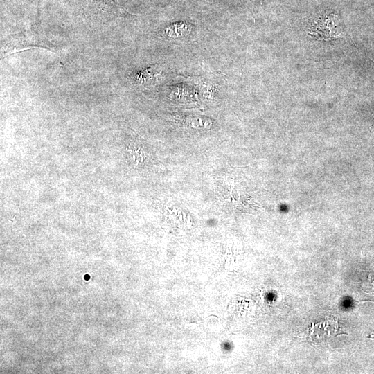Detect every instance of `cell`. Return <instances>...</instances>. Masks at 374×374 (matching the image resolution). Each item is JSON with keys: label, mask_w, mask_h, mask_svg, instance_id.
I'll list each match as a JSON object with an SVG mask.
<instances>
[{"label": "cell", "mask_w": 374, "mask_h": 374, "mask_svg": "<svg viewBox=\"0 0 374 374\" xmlns=\"http://www.w3.org/2000/svg\"><path fill=\"white\" fill-rule=\"evenodd\" d=\"M306 31L314 39L328 41L340 37L343 28L336 12H325L309 21Z\"/></svg>", "instance_id": "obj_1"}, {"label": "cell", "mask_w": 374, "mask_h": 374, "mask_svg": "<svg viewBox=\"0 0 374 374\" xmlns=\"http://www.w3.org/2000/svg\"><path fill=\"white\" fill-rule=\"evenodd\" d=\"M103 7H107L114 14L124 15L128 14L119 4L118 0H101Z\"/></svg>", "instance_id": "obj_2"}, {"label": "cell", "mask_w": 374, "mask_h": 374, "mask_svg": "<svg viewBox=\"0 0 374 374\" xmlns=\"http://www.w3.org/2000/svg\"><path fill=\"white\" fill-rule=\"evenodd\" d=\"M372 125H374V118H373V123Z\"/></svg>", "instance_id": "obj_3"}]
</instances>
